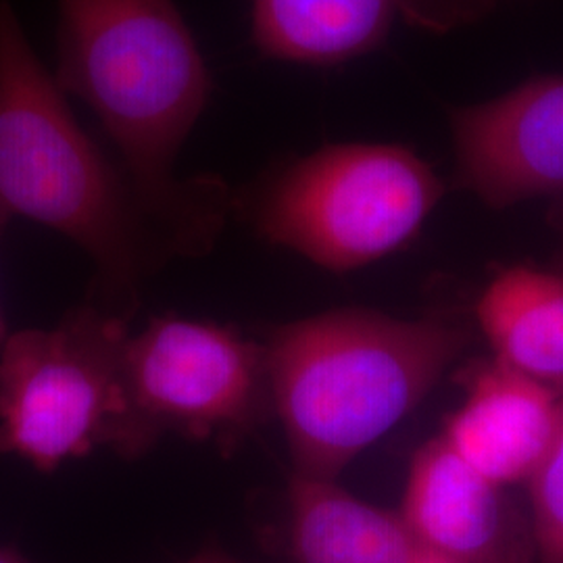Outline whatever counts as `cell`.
Returning a JSON list of instances; mask_svg holds the SVG:
<instances>
[{"label": "cell", "instance_id": "9", "mask_svg": "<svg viewBox=\"0 0 563 563\" xmlns=\"http://www.w3.org/2000/svg\"><path fill=\"white\" fill-rule=\"evenodd\" d=\"M560 401V393L499 360L476 363L441 439L484 478L526 483L553 439Z\"/></svg>", "mask_w": 563, "mask_h": 563}, {"label": "cell", "instance_id": "10", "mask_svg": "<svg viewBox=\"0 0 563 563\" xmlns=\"http://www.w3.org/2000/svg\"><path fill=\"white\" fill-rule=\"evenodd\" d=\"M443 0H253L251 36L267 59L332 67L378 51L399 21L443 32Z\"/></svg>", "mask_w": 563, "mask_h": 563}, {"label": "cell", "instance_id": "6", "mask_svg": "<svg viewBox=\"0 0 563 563\" xmlns=\"http://www.w3.org/2000/svg\"><path fill=\"white\" fill-rule=\"evenodd\" d=\"M123 374L153 444L176 432L232 453L274 413L265 346L218 323L155 318L128 336Z\"/></svg>", "mask_w": 563, "mask_h": 563}, {"label": "cell", "instance_id": "14", "mask_svg": "<svg viewBox=\"0 0 563 563\" xmlns=\"http://www.w3.org/2000/svg\"><path fill=\"white\" fill-rule=\"evenodd\" d=\"M188 563H241L236 562V560H232V558H228V555H222V553H216V551H205L201 555H197L195 560H190Z\"/></svg>", "mask_w": 563, "mask_h": 563}, {"label": "cell", "instance_id": "2", "mask_svg": "<svg viewBox=\"0 0 563 563\" xmlns=\"http://www.w3.org/2000/svg\"><path fill=\"white\" fill-rule=\"evenodd\" d=\"M57 71L113 142L120 163L165 209L222 232L234 195L211 176L178 180L174 162L202 115L211 76L174 0H57Z\"/></svg>", "mask_w": 563, "mask_h": 563}, {"label": "cell", "instance_id": "3", "mask_svg": "<svg viewBox=\"0 0 563 563\" xmlns=\"http://www.w3.org/2000/svg\"><path fill=\"white\" fill-rule=\"evenodd\" d=\"M463 344L462 330L443 320L357 307L276 328L263 346L295 472L336 481L426 399Z\"/></svg>", "mask_w": 563, "mask_h": 563}, {"label": "cell", "instance_id": "12", "mask_svg": "<svg viewBox=\"0 0 563 563\" xmlns=\"http://www.w3.org/2000/svg\"><path fill=\"white\" fill-rule=\"evenodd\" d=\"M476 316L495 360L563 395V272L507 267L484 288Z\"/></svg>", "mask_w": 563, "mask_h": 563}, {"label": "cell", "instance_id": "1", "mask_svg": "<svg viewBox=\"0 0 563 563\" xmlns=\"http://www.w3.org/2000/svg\"><path fill=\"white\" fill-rule=\"evenodd\" d=\"M11 0H0V211L76 242L97 265L104 311L128 322L142 284L216 230L153 201L74 118Z\"/></svg>", "mask_w": 563, "mask_h": 563}, {"label": "cell", "instance_id": "11", "mask_svg": "<svg viewBox=\"0 0 563 563\" xmlns=\"http://www.w3.org/2000/svg\"><path fill=\"white\" fill-rule=\"evenodd\" d=\"M288 511L297 563H413L422 551L401 511L362 501L336 481L292 472Z\"/></svg>", "mask_w": 563, "mask_h": 563}, {"label": "cell", "instance_id": "13", "mask_svg": "<svg viewBox=\"0 0 563 563\" xmlns=\"http://www.w3.org/2000/svg\"><path fill=\"white\" fill-rule=\"evenodd\" d=\"M526 484L534 558L539 563H563V395L553 439Z\"/></svg>", "mask_w": 563, "mask_h": 563}, {"label": "cell", "instance_id": "5", "mask_svg": "<svg viewBox=\"0 0 563 563\" xmlns=\"http://www.w3.org/2000/svg\"><path fill=\"white\" fill-rule=\"evenodd\" d=\"M125 320L97 305L55 328L7 334L0 346V453L38 472L111 449L141 457L153 441L128 397Z\"/></svg>", "mask_w": 563, "mask_h": 563}, {"label": "cell", "instance_id": "18", "mask_svg": "<svg viewBox=\"0 0 563 563\" xmlns=\"http://www.w3.org/2000/svg\"><path fill=\"white\" fill-rule=\"evenodd\" d=\"M553 222L558 225V230L562 232L563 236V201L555 207V211H553Z\"/></svg>", "mask_w": 563, "mask_h": 563}, {"label": "cell", "instance_id": "8", "mask_svg": "<svg viewBox=\"0 0 563 563\" xmlns=\"http://www.w3.org/2000/svg\"><path fill=\"white\" fill-rule=\"evenodd\" d=\"M402 520L423 551L457 563H526L534 555L505 497L444 443L422 444L409 467Z\"/></svg>", "mask_w": 563, "mask_h": 563}, {"label": "cell", "instance_id": "7", "mask_svg": "<svg viewBox=\"0 0 563 563\" xmlns=\"http://www.w3.org/2000/svg\"><path fill=\"white\" fill-rule=\"evenodd\" d=\"M455 174L488 207L563 197V74L451 113Z\"/></svg>", "mask_w": 563, "mask_h": 563}, {"label": "cell", "instance_id": "15", "mask_svg": "<svg viewBox=\"0 0 563 563\" xmlns=\"http://www.w3.org/2000/svg\"><path fill=\"white\" fill-rule=\"evenodd\" d=\"M0 563H32L27 558H23L20 551H15V549H7V547H2L0 549Z\"/></svg>", "mask_w": 563, "mask_h": 563}, {"label": "cell", "instance_id": "4", "mask_svg": "<svg viewBox=\"0 0 563 563\" xmlns=\"http://www.w3.org/2000/svg\"><path fill=\"white\" fill-rule=\"evenodd\" d=\"M434 167L399 144H330L280 165L234 197L263 241L328 272L401 251L443 199Z\"/></svg>", "mask_w": 563, "mask_h": 563}, {"label": "cell", "instance_id": "16", "mask_svg": "<svg viewBox=\"0 0 563 563\" xmlns=\"http://www.w3.org/2000/svg\"><path fill=\"white\" fill-rule=\"evenodd\" d=\"M11 222L2 211H0V241H2V232H4V228H7V223ZM7 339V323H4V316H2V305H0V346H2V342Z\"/></svg>", "mask_w": 563, "mask_h": 563}, {"label": "cell", "instance_id": "17", "mask_svg": "<svg viewBox=\"0 0 563 563\" xmlns=\"http://www.w3.org/2000/svg\"><path fill=\"white\" fill-rule=\"evenodd\" d=\"M413 563H457L453 560H446L443 555H437V553H430V551H420V555L416 558Z\"/></svg>", "mask_w": 563, "mask_h": 563}]
</instances>
